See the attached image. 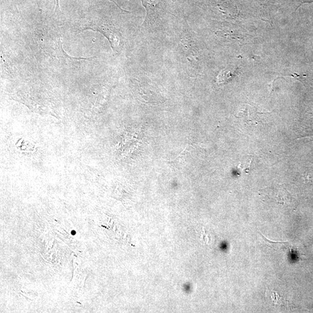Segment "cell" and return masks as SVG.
<instances>
[{"mask_svg":"<svg viewBox=\"0 0 313 313\" xmlns=\"http://www.w3.org/2000/svg\"><path fill=\"white\" fill-rule=\"evenodd\" d=\"M86 29L94 30L103 34L109 40L111 47L113 51L119 52L123 46V40L122 35L115 28L109 25H89Z\"/></svg>","mask_w":313,"mask_h":313,"instance_id":"1","label":"cell"},{"mask_svg":"<svg viewBox=\"0 0 313 313\" xmlns=\"http://www.w3.org/2000/svg\"><path fill=\"white\" fill-rule=\"evenodd\" d=\"M264 191L268 192L265 195H269L274 198L277 203L282 206H288L291 203L292 198L291 194L283 186H278L275 189H267L264 190Z\"/></svg>","mask_w":313,"mask_h":313,"instance_id":"2","label":"cell"},{"mask_svg":"<svg viewBox=\"0 0 313 313\" xmlns=\"http://www.w3.org/2000/svg\"><path fill=\"white\" fill-rule=\"evenodd\" d=\"M142 4L146 8V23L152 22L155 19L160 10L162 0H141Z\"/></svg>","mask_w":313,"mask_h":313,"instance_id":"3","label":"cell"},{"mask_svg":"<svg viewBox=\"0 0 313 313\" xmlns=\"http://www.w3.org/2000/svg\"><path fill=\"white\" fill-rule=\"evenodd\" d=\"M266 297L269 298V300L274 305H284V304L287 303L285 297L275 291L267 290L266 293Z\"/></svg>","mask_w":313,"mask_h":313,"instance_id":"4","label":"cell"},{"mask_svg":"<svg viewBox=\"0 0 313 313\" xmlns=\"http://www.w3.org/2000/svg\"><path fill=\"white\" fill-rule=\"evenodd\" d=\"M231 71H232V69L229 68L226 69L221 71L217 77L218 82L219 83L227 82L228 80H230L234 76V74L231 73Z\"/></svg>","mask_w":313,"mask_h":313,"instance_id":"5","label":"cell"}]
</instances>
